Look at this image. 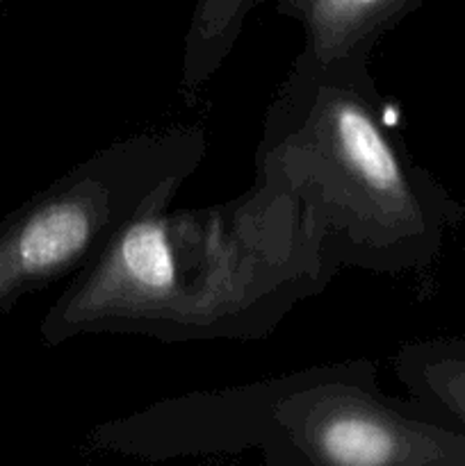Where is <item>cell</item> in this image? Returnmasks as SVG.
I'll use <instances>...</instances> for the list:
<instances>
[{"instance_id": "cell-1", "label": "cell", "mask_w": 465, "mask_h": 466, "mask_svg": "<svg viewBox=\"0 0 465 466\" xmlns=\"http://www.w3.org/2000/svg\"><path fill=\"white\" fill-rule=\"evenodd\" d=\"M336 130L346 159L369 185L383 191H390L399 185L401 176L395 155L367 114L345 105L336 114Z\"/></svg>"}, {"instance_id": "cell-3", "label": "cell", "mask_w": 465, "mask_h": 466, "mask_svg": "<svg viewBox=\"0 0 465 466\" xmlns=\"http://www.w3.org/2000/svg\"><path fill=\"white\" fill-rule=\"evenodd\" d=\"M128 273L146 289L162 291L173 285V258L164 239L162 228L155 223H140L126 235L121 246Z\"/></svg>"}, {"instance_id": "cell-2", "label": "cell", "mask_w": 465, "mask_h": 466, "mask_svg": "<svg viewBox=\"0 0 465 466\" xmlns=\"http://www.w3.org/2000/svg\"><path fill=\"white\" fill-rule=\"evenodd\" d=\"M322 449L331 462L374 466L390 462L395 441L383 426L367 419L346 417L324 428Z\"/></svg>"}]
</instances>
